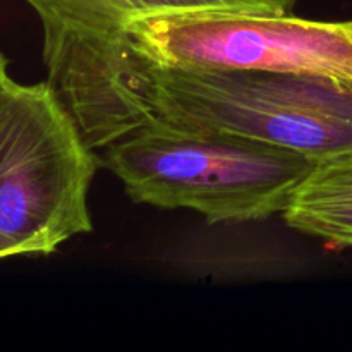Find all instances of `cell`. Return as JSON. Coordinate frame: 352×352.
Wrapping results in <instances>:
<instances>
[{
    "instance_id": "6da1fadb",
    "label": "cell",
    "mask_w": 352,
    "mask_h": 352,
    "mask_svg": "<svg viewBox=\"0 0 352 352\" xmlns=\"http://www.w3.org/2000/svg\"><path fill=\"white\" fill-rule=\"evenodd\" d=\"M55 95L102 150L148 124L226 133L305 155L352 151V81L329 76L167 67L113 38L43 41Z\"/></svg>"
},
{
    "instance_id": "8992f818",
    "label": "cell",
    "mask_w": 352,
    "mask_h": 352,
    "mask_svg": "<svg viewBox=\"0 0 352 352\" xmlns=\"http://www.w3.org/2000/svg\"><path fill=\"white\" fill-rule=\"evenodd\" d=\"M282 219L306 236L352 248V151L315 164Z\"/></svg>"
},
{
    "instance_id": "52a82bcc",
    "label": "cell",
    "mask_w": 352,
    "mask_h": 352,
    "mask_svg": "<svg viewBox=\"0 0 352 352\" xmlns=\"http://www.w3.org/2000/svg\"><path fill=\"white\" fill-rule=\"evenodd\" d=\"M9 76V60L6 58V55L0 52V89H3L7 86V82L10 81Z\"/></svg>"
},
{
    "instance_id": "7a4b0ae2",
    "label": "cell",
    "mask_w": 352,
    "mask_h": 352,
    "mask_svg": "<svg viewBox=\"0 0 352 352\" xmlns=\"http://www.w3.org/2000/svg\"><path fill=\"white\" fill-rule=\"evenodd\" d=\"M95 153L134 203L195 210L210 223L282 215L315 167L287 148L164 124L136 127Z\"/></svg>"
},
{
    "instance_id": "5b68a950",
    "label": "cell",
    "mask_w": 352,
    "mask_h": 352,
    "mask_svg": "<svg viewBox=\"0 0 352 352\" xmlns=\"http://www.w3.org/2000/svg\"><path fill=\"white\" fill-rule=\"evenodd\" d=\"M40 17L43 41L113 38L138 16L189 10L292 14L299 0H24Z\"/></svg>"
},
{
    "instance_id": "277c9868",
    "label": "cell",
    "mask_w": 352,
    "mask_h": 352,
    "mask_svg": "<svg viewBox=\"0 0 352 352\" xmlns=\"http://www.w3.org/2000/svg\"><path fill=\"white\" fill-rule=\"evenodd\" d=\"M120 38L141 58L167 67L292 72L352 81V21L189 10L138 16L127 21Z\"/></svg>"
},
{
    "instance_id": "3957f363",
    "label": "cell",
    "mask_w": 352,
    "mask_h": 352,
    "mask_svg": "<svg viewBox=\"0 0 352 352\" xmlns=\"http://www.w3.org/2000/svg\"><path fill=\"white\" fill-rule=\"evenodd\" d=\"M100 168L52 86L0 89V260L47 256L93 230L88 191Z\"/></svg>"
}]
</instances>
